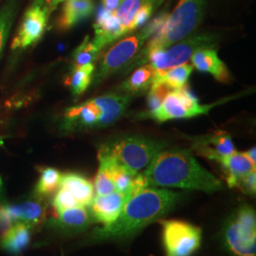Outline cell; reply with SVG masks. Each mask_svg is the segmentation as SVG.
<instances>
[{
  "mask_svg": "<svg viewBox=\"0 0 256 256\" xmlns=\"http://www.w3.org/2000/svg\"><path fill=\"white\" fill-rule=\"evenodd\" d=\"M205 5L206 0H180L173 12L168 14L164 25L151 37L146 48L128 64V68L140 64L144 57L150 52L167 48L191 36L202 22Z\"/></svg>",
  "mask_w": 256,
  "mask_h": 256,
  "instance_id": "3957f363",
  "label": "cell"
},
{
  "mask_svg": "<svg viewBox=\"0 0 256 256\" xmlns=\"http://www.w3.org/2000/svg\"><path fill=\"white\" fill-rule=\"evenodd\" d=\"M1 184H2V180H1V178H0V187H1Z\"/></svg>",
  "mask_w": 256,
  "mask_h": 256,
  "instance_id": "60d3db41",
  "label": "cell"
},
{
  "mask_svg": "<svg viewBox=\"0 0 256 256\" xmlns=\"http://www.w3.org/2000/svg\"><path fill=\"white\" fill-rule=\"evenodd\" d=\"M180 196L156 187H146L135 192L124 203L116 220L93 230L92 239L113 241L130 238L173 210Z\"/></svg>",
  "mask_w": 256,
  "mask_h": 256,
  "instance_id": "6da1fadb",
  "label": "cell"
},
{
  "mask_svg": "<svg viewBox=\"0 0 256 256\" xmlns=\"http://www.w3.org/2000/svg\"><path fill=\"white\" fill-rule=\"evenodd\" d=\"M61 187H64L70 192L77 200L79 206L90 207L94 198V186L88 178L82 174L76 173H68L62 174Z\"/></svg>",
  "mask_w": 256,
  "mask_h": 256,
  "instance_id": "ffe728a7",
  "label": "cell"
},
{
  "mask_svg": "<svg viewBox=\"0 0 256 256\" xmlns=\"http://www.w3.org/2000/svg\"><path fill=\"white\" fill-rule=\"evenodd\" d=\"M218 104L202 106L198 98L192 94L189 86L185 84L178 90H173L167 94L162 104L146 117L164 122L171 120L192 118L202 114H208Z\"/></svg>",
  "mask_w": 256,
  "mask_h": 256,
  "instance_id": "9c48e42d",
  "label": "cell"
},
{
  "mask_svg": "<svg viewBox=\"0 0 256 256\" xmlns=\"http://www.w3.org/2000/svg\"><path fill=\"white\" fill-rule=\"evenodd\" d=\"M191 58L192 66L198 70L212 74L220 82H229V70L226 64L220 60L214 48H204L198 50L194 52Z\"/></svg>",
  "mask_w": 256,
  "mask_h": 256,
  "instance_id": "5bb4252c",
  "label": "cell"
},
{
  "mask_svg": "<svg viewBox=\"0 0 256 256\" xmlns=\"http://www.w3.org/2000/svg\"><path fill=\"white\" fill-rule=\"evenodd\" d=\"M168 14V12L160 14L138 34L120 40L112 46L102 58L94 78L95 82H101L110 75L118 72L124 66L130 64L147 39L153 36L164 25Z\"/></svg>",
  "mask_w": 256,
  "mask_h": 256,
  "instance_id": "5b68a950",
  "label": "cell"
},
{
  "mask_svg": "<svg viewBox=\"0 0 256 256\" xmlns=\"http://www.w3.org/2000/svg\"><path fill=\"white\" fill-rule=\"evenodd\" d=\"M102 50L95 44L93 40H90L86 36L82 41V44L78 46L74 55V66H81L84 64H94L98 59Z\"/></svg>",
  "mask_w": 256,
  "mask_h": 256,
  "instance_id": "484cf974",
  "label": "cell"
},
{
  "mask_svg": "<svg viewBox=\"0 0 256 256\" xmlns=\"http://www.w3.org/2000/svg\"><path fill=\"white\" fill-rule=\"evenodd\" d=\"M131 101L130 94H106L66 111L68 128H108L124 115Z\"/></svg>",
  "mask_w": 256,
  "mask_h": 256,
  "instance_id": "277c9868",
  "label": "cell"
},
{
  "mask_svg": "<svg viewBox=\"0 0 256 256\" xmlns=\"http://www.w3.org/2000/svg\"><path fill=\"white\" fill-rule=\"evenodd\" d=\"M6 208L12 221L25 223L28 227L40 224L46 216V206L39 200L6 205Z\"/></svg>",
  "mask_w": 256,
  "mask_h": 256,
  "instance_id": "e0dca14e",
  "label": "cell"
},
{
  "mask_svg": "<svg viewBox=\"0 0 256 256\" xmlns=\"http://www.w3.org/2000/svg\"><path fill=\"white\" fill-rule=\"evenodd\" d=\"M196 149L202 155L218 162L220 158L232 155L236 152V148L229 133L220 131L214 135L198 140Z\"/></svg>",
  "mask_w": 256,
  "mask_h": 256,
  "instance_id": "2e32d148",
  "label": "cell"
},
{
  "mask_svg": "<svg viewBox=\"0 0 256 256\" xmlns=\"http://www.w3.org/2000/svg\"><path fill=\"white\" fill-rule=\"evenodd\" d=\"M62 174L54 168H45L40 174L36 185V194L39 196H46L56 192L61 184Z\"/></svg>",
  "mask_w": 256,
  "mask_h": 256,
  "instance_id": "d4e9b609",
  "label": "cell"
},
{
  "mask_svg": "<svg viewBox=\"0 0 256 256\" xmlns=\"http://www.w3.org/2000/svg\"><path fill=\"white\" fill-rule=\"evenodd\" d=\"M12 227V220L6 206L0 204V241L5 238Z\"/></svg>",
  "mask_w": 256,
  "mask_h": 256,
  "instance_id": "d6a6232c",
  "label": "cell"
},
{
  "mask_svg": "<svg viewBox=\"0 0 256 256\" xmlns=\"http://www.w3.org/2000/svg\"><path fill=\"white\" fill-rule=\"evenodd\" d=\"M172 90L164 82H154L150 86V92L147 97L148 112L156 110L164 100L167 94Z\"/></svg>",
  "mask_w": 256,
  "mask_h": 256,
  "instance_id": "f546056e",
  "label": "cell"
},
{
  "mask_svg": "<svg viewBox=\"0 0 256 256\" xmlns=\"http://www.w3.org/2000/svg\"><path fill=\"white\" fill-rule=\"evenodd\" d=\"M48 18V14L43 6L32 5L24 14L18 34L12 42V48H25L38 41L46 30Z\"/></svg>",
  "mask_w": 256,
  "mask_h": 256,
  "instance_id": "8fae6325",
  "label": "cell"
},
{
  "mask_svg": "<svg viewBox=\"0 0 256 256\" xmlns=\"http://www.w3.org/2000/svg\"><path fill=\"white\" fill-rule=\"evenodd\" d=\"M223 239L230 252L236 256H256V212L243 206L230 218L224 227Z\"/></svg>",
  "mask_w": 256,
  "mask_h": 256,
  "instance_id": "ba28073f",
  "label": "cell"
},
{
  "mask_svg": "<svg viewBox=\"0 0 256 256\" xmlns=\"http://www.w3.org/2000/svg\"><path fill=\"white\" fill-rule=\"evenodd\" d=\"M238 188L248 194H254L256 191V173L252 171L245 176L240 182L238 183Z\"/></svg>",
  "mask_w": 256,
  "mask_h": 256,
  "instance_id": "836d02e7",
  "label": "cell"
},
{
  "mask_svg": "<svg viewBox=\"0 0 256 256\" xmlns=\"http://www.w3.org/2000/svg\"><path fill=\"white\" fill-rule=\"evenodd\" d=\"M45 0H34L32 5H36V6H43L44 5Z\"/></svg>",
  "mask_w": 256,
  "mask_h": 256,
  "instance_id": "f35d334b",
  "label": "cell"
},
{
  "mask_svg": "<svg viewBox=\"0 0 256 256\" xmlns=\"http://www.w3.org/2000/svg\"><path fill=\"white\" fill-rule=\"evenodd\" d=\"M95 8L94 0H64L58 27L68 30L82 20L92 16Z\"/></svg>",
  "mask_w": 256,
  "mask_h": 256,
  "instance_id": "ac0fdd59",
  "label": "cell"
},
{
  "mask_svg": "<svg viewBox=\"0 0 256 256\" xmlns=\"http://www.w3.org/2000/svg\"><path fill=\"white\" fill-rule=\"evenodd\" d=\"M94 30L93 41L101 50L120 37L126 36L115 12H110L102 6L97 14Z\"/></svg>",
  "mask_w": 256,
  "mask_h": 256,
  "instance_id": "4fadbf2b",
  "label": "cell"
},
{
  "mask_svg": "<svg viewBox=\"0 0 256 256\" xmlns=\"http://www.w3.org/2000/svg\"><path fill=\"white\" fill-rule=\"evenodd\" d=\"M124 0H102V7L110 12H116Z\"/></svg>",
  "mask_w": 256,
  "mask_h": 256,
  "instance_id": "e575fe53",
  "label": "cell"
},
{
  "mask_svg": "<svg viewBox=\"0 0 256 256\" xmlns=\"http://www.w3.org/2000/svg\"><path fill=\"white\" fill-rule=\"evenodd\" d=\"M148 187L182 188L214 192L223 189L220 180L198 164L189 150L164 149L144 172Z\"/></svg>",
  "mask_w": 256,
  "mask_h": 256,
  "instance_id": "7a4b0ae2",
  "label": "cell"
},
{
  "mask_svg": "<svg viewBox=\"0 0 256 256\" xmlns=\"http://www.w3.org/2000/svg\"><path fill=\"white\" fill-rule=\"evenodd\" d=\"M156 70L151 64H144L137 68L126 82H122L120 90L131 93L146 92L152 86Z\"/></svg>",
  "mask_w": 256,
  "mask_h": 256,
  "instance_id": "603a6c76",
  "label": "cell"
},
{
  "mask_svg": "<svg viewBox=\"0 0 256 256\" xmlns=\"http://www.w3.org/2000/svg\"><path fill=\"white\" fill-rule=\"evenodd\" d=\"M216 34H194L180 40L169 46L168 50H155L144 57L140 64L150 62L155 70H167L180 64H186L194 52L204 48H214L218 41Z\"/></svg>",
  "mask_w": 256,
  "mask_h": 256,
  "instance_id": "52a82bcc",
  "label": "cell"
},
{
  "mask_svg": "<svg viewBox=\"0 0 256 256\" xmlns=\"http://www.w3.org/2000/svg\"><path fill=\"white\" fill-rule=\"evenodd\" d=\"M0 146H4V140H3V137H1V136H0Z\"/></svg>",
  "mask_w": 256,
  "mask_h": 256,
  "instance_id": "ab89813d",
  "label": "cell"
},
{
  "mask_svg": "<svg viewBox=\"0 0 256 256\" xmlns=\"http://www.w3.org/2000/svg\"><path fill=\"white\" fill-rule=\"evenodd\" d=\"M153 12H154V9H153L152 5L146 1L136 12V14L128 28V32H131L137 28L142 27L151 18Z\"/></svg>",
  "mask_w": 256,
  "mask_h": 256,
  "instance_id": "1f68e13d",
  "label": "cell"
},
{
  "mask_svg": "<svg viewBox=\"0 0 256 256\" xmlns=\"http://www.w3.org/2000/svg\"><path fill=\"white\" fill-rule=\"evenodd\" d=\"M64 0H46V4L43 7L45 10H46V12H48V14H50L52 10H54L56 8H57V6L61 3V2H63Z\"/></svg>",
  "mask_w": 256,
  "mask_h": 256,
  "instance_id": "d590c367",
  "label": "cell"
},
{
  "mask_svg": "<svg viewBox=\"0 0 256 256\" xmlns=\"http://www.w3.org/2000/svg\"><path fill=\"white\" fill-rule=\"evenodd\" d=\"M147 0H124L119 8L115 12L117 18L124 28V34H128V28L138 9Z\"/></svg>",
  "mask_w": 256,
  "mask_h": 256,
  "instance_id": "83f0119b",
  "label": "cell"
},
{
  "mask_svg": "<svg viewBox=\"0 0 256 256\" xmlns=\"http://www.w3.org/2000/svg\"><path fill=\"white\" fill-rule=\"evenodd\" d=\"M165 256H191L200 247L202 230L180 220H160Z\"/></svg>",
  "mask_w": 256,
  "mask_h": 256,
  "instance_id": "30bf717a",
  "label": "cell"
},
{
  "mask_svg": "<svg viewBox=\"0 0 256 256\" xmlns=\"http://www.w3.org/2000/svg\"><path fill=\"white\" fill-rule=\"evenodd\" d=\"M129 196L126 194L113 192L106 196H95L92 205V218L95 221L110 224L119 216L124 203Z\"/></svg>",
  "mask_w": 256,
  "mask_h": 256,
  "instance_id": "7c38bea8",
  "label": "cell"
},
{
  "mask_svg": "<svg viewBox=\"0 0 256 256\" xmlns=\"http://www.w3.org/2000/svg\"><path fill=\"white\" fill-rule=\"evenodd\" d=\"M192 66L186 64H180L167 70H156L153 82H164L172 90H178L184 86L192 74Z\"/></svg>",
  "mask_w": 256,
  "mask_h": 256,
  "instance_id": "44dd1931",
  "label": "cell"
},
{
  "mask_svg": "<svg viewBox=\"0 0 256 256\" xmlns=\"http://www.w3.org/2000/svg\"><path fill=\"white\" fill-rule=\"evenodd\" d=\"M94 70V64L74 66V72L66 80V84L70 86L74 95H81L86 90V88L92 84Z\"/></svg>",
  "mask_w": 256,
  "mask_h": 256,
  "instance_id": "cb8c5ba5",
  "label": "cell"
},
{
  "mask_svg": "<svg viewBox=\"0 0 256 256\" xmlns=\"http://www.w3.org/2000/svg\"><path fill=\"white\" fill-rule=\"evenodd\" d=\"M93 186L96 196H106L111 192H117L108 170L102 165H99V170L95 176Z\"/></svg>",
  "mask_w": 256,
  "mask_h": 256,
  "instance_id": "f1b7e54d",
  "label": "cell"
},
{
  "mask_svg": "<svg viewBox=\"0 0 256 256\" xmlns=\"http://www.w3.org/2000/svg\"><path fill=\"white\" fill-rule=\"evenodd\" d=\"M16 14V0H10L0 9V56L9 36L10 30Z\"/></svg>",
  "mask_w": 256,
  "mask_h": 256,
  "instance_id": "4316f807",
  "label": "cell"
},
{
  "mask_svg": "<svg viewBox=\"0 0 256 256\" xmlns=\"http://www.w3.org/2000/svg\"><path fill=\"white\" fill-rule=\"evenodd\" d=\"M245 156H247L248 158L250 160V162L252 164H256V147H252L250 148L247 152H244Z\"/></svg>",
  "mask_w": 256,
  "mask_h": 256,
  "instance_id": "8d00e7d4",
  "label": "cell"
},
{
  "mask_svg": "<svg viewBox=\"0 0 256 256\" xmlns=\"http://www.w3.org/2000/svg\"><path fill=\"white\" fill-rule=\"evenodd\" d=\"M218 162L225 173L226 182L230 188L238 187V183L245 176L256 171V165L250 162L244 153L236 151L232 155L220 158Z\"/></svg>",
  "mask_w": 256,
  "mask_h": 256,
  "instance_id": "9a60e30c",
  "label": "cell"
},
{
  "mask_svg": "<svg viewBox=\"0 0 256 256\" xmlns=\"http://www.w3.org/2000/svg\"><path fill=\"white\" fill-rule=\"evenodd\" d=\"M52 205L54 207L56 212H60L62 210L72 209L75 207H81L79 206L77 200L74 198V196L68 192L64 187H59V189L56 191Z\"/></svg>",
  "mask_w": 256,
  "mask_h": 256,
  "instance_id": "4dcf8cb0",
  "label": "cell"
},
{
  "mask_svg": "<svg viewBox=\"0 0 256 256\" xmlns=\"http://www.w3.org/2000/svg\"><path fill=\"white\" fill-rule=\"evenodd\" d=\"M168 146L162 140L142 136H124L110 140L100 147V150L111 156L118 164L132 173L146 167L155 156Z\"/></svg>",
  "mask_w": 256,
  "mask_h": 256,
  "instance_id": "8992f818",
  "label": "cell"
},
{
  "mask_svg": "<svg viewBox=\"0 0 256 256\" xmlns=\"http://www.w3.org/2000/svg\"><path fill=\"white\" fill-rule=\"evenodd\" d=\"M27 224L18 222L1 240V247L12 254H21L30 242V230Z\"/></svg>",
  "mask_w": 256,
  "mask_h": 256,
  "instance_id": "7402d4cb",
  "label": "cell"
},
{
  "mask_svg": "<svg viewBox=\"0 0 256 256\" xmlns=\"http://www.w3.org/2000/svg\"><path fill=\"white\" fill-rule=\"evenodd\" d=\"M92 218L84 207H75L57 212V218L52 220V226L66 232H78L88 227Z\"/></svg>",
  "mask_w": 256,
  "mask_h": 256,
  "instance_id": "d6986e66",
  "label": "cell"
},
{
  "mask_svg": "<svg viewBox=\"0 0 256 256\" xmlns=\"http://www.w3.org/2000/svg\"><path fill=\"white\" fill-rule=\"evenodd\" d=\"M147 2L152 5L153 9L155 10L156 9H158L164 2V0H147Z\"/></svg>",
  "mask_w": 256,
  "mask_h": 256,
  "instance_id": "74e56055",
  "label": "cell"
}]
</instances>
